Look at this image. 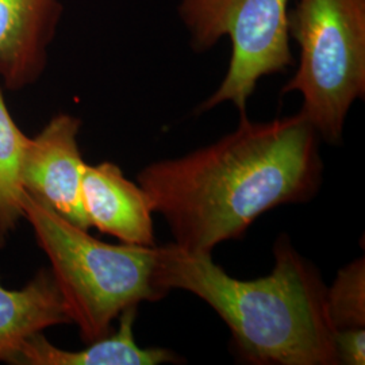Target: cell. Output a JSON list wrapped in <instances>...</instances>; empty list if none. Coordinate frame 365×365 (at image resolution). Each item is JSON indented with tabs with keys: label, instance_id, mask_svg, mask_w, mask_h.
I'll use <instances>...</instances> for the list:
<instances>
[{
	"label": "cell",
	"instance_id": "cell-1",
	"mask_svg": "<svg viewBox=\"0 0 365 365\" xmlns=\"http://www.w3.org/2000/svg\"><path fill=\"white\" fill-rule=\"evenodd\" d=\"M319 135L302 113L252 122L185 156L146 165L137 176L173 244L211 255L240 240L261 214L307 202L322 182Z\"/></svg>",
	"mask_w": 365,
	"mask_h": 365
},
{
	"label": "cell",
	"instance_id": "cell-2",
	"mask_svg": "<svg viewBox=\"0 0 365 365\" xmlns=\"http://www.w3.org/2000/svg\"><path fill=\"white\" fill-rule=\"evenodd\" d=\"M272 272L238 280L211 255L170 242L158 248L157 277L167 292L184 289L205 300L232 331V345L250 364H339L327 313V286L287 235L276 240Z\"/></svg>",
	"mask_w": 365,
	"mask_h": 365
},
{
	"label": "cell",
	"instance_id": "cell-3",
	"mask_svg": "<svg viewBox=\"0 0 365 365\" xmlns=\"http://www.w3.org/2000/svg\"><path fill=\"white\" fill-rule=\"evenodd\" d=\"M22 209L83 342L110 334L126 309L167 297L157 277L158 247L102 242L25 190Z\"/></svg>",
	"mask_w": 365,
	"mask_h": 365
},
{
	"label": "cell",
	"instance_id": "cell-4",
	"mask_svg": "<svg viewBox=\"0 0 365 365\" xmlns=\"http://www.w3.org/2000/svg\"><path fill=\"white\" fill-rule=\"evenodd\" d=\"M288 34L299 66L283 93L299 92L300 113L321 138L339 144L353 103L365 96V0H298Z\"/></svg>",
	"mask_w": 365,
	"mask_h": 365
},
{
	"label": "cell",
	"instance_id": "cell-5",
	"mask_svg": "<svg viewBox=\"0 0 365 365\" xmlns=\"http://www.w3.org/2000/svg\"><path fill=\"white\" fill-rule=\"evenodd\" d=\"M289 0H182L178 10L191 36V46L203 53L229 37L232 57L221 86L196 113L230 102L240 115L259 80L287 72L294 66L288 34Z\"/></svg>",
	"mask_w": 365,
	"mask_h": 365
},
{
	"label": "cell",
	"instance_id": "cell-6",
	"mask_svg": "<svg viewBox=\"0 0 365 365\" xmlns=\"http://www.w3.org/2000/svg\"><path fill=\"white\" fill-rule=\"evenodd\" d=\"M81 120L57 114L29 143L22 158L21 182L27 194L78 227L90 230L81 205L86 163L78 146Z\"/></svg>",
	"mask_w": 365,
	"mask_h": 365
},
{
	"label": "cell",
	"instance_id": "cell-7",
	"mask_svg": "<svg viewBox=\"0 0 365 365\" xmlns=\"http://www.w3.org/2000/svg\"><path fill=\"white\" fill-rule=\"evenodd\" d=\"M63 10V0H0V78L7 90L42 76Z\"/></svg>",
	"mask_w": 365,
	"mask_h": 365
},
{
	"label": "cell",
	"instance_id": "cell-8",
	"mask_svg": "<svg viewBox=\"0 0 365 365\" xmlns=\"http://www.w3.org/2000/svg\"><path fill=\"white\" fill-rule=\"evenodd\" d=\"M81 205L90 227L123 244L156 247L153 209L143 187L129 180L117 164H86Z\"/></svg>",
	"mask_w": 365,
	"mask_h": 365
},
{
	"label": "cell",
	"instance_id": "cell-9",
	"mask_svg": "<svg viewBox=\"0 0 365 365\" xmlns=\"http://www.w3.org/2000/svg\"><path fill=\"white\" fill-rule=\"evenodd\" d=\"M137 306L118 317L117 331L88 342L84 349L64 351L42 333L27 339L10 364L18 365H158L178 363V354L164 348H141L134 339Z\"/></svg>",
	"mask_w": 365,
	"mask_h": 365
},
{
	"label": "cell",
	"instance_id": "cell-10",
	"mask_svg": "<svg viewBox=\"0 0 365 365\" xmlns=\"http://www.w3.org/2000/svg\"><path fill=\"white\" fill-rule=\"evenodd\" d=\"M71 324L49 269H42L21 289L0 282V361L11 363L27 339L49 327Z\"/></svg>",
	"mask_w": 365,
	"mask_h": 365
},
{
	"label": "cell",
	"instance_id": "cell-11",
	"mask_svg": "<svg viewBox=\"0 0 365 365\" xmlns=\"http://www.w3.org/2000/svg\"><path fill=\"white\" fill-rule=\"evenodd\" d=\"M29 138L15 123L0 87V247L24 218L21 167Z\"/></svg>",
	"mask_w": 365,
	"mask_h": 365
},
{
	"label": "cell",
	"instance_id": "cell-12",
	"mask_svg": "<svg viewBox=\"0 0 365 365\" xmlns=\"http://www.w3.org/2000/svg\"><path fill=\"white\" fill-rule=\"evenodd\" d=\"M327 313L334 331L365 327V262L363 257L344 267L331 287L327 288Z\"/></svg>",
	"mask_w": 365,
	"mask_h": 365
},
{
	"label": "cell",
	"instance_id": "cell-13",
	"mask_svg": "<svg viewBox=\"0 0 365 365\" xmlns=\"http://www.w3.org/2000/svg\"><path fill=\"white\" fill-rule=\"evenodd\" d=\"M334 346H336L339 364H364V327H353V329L336 330L334 331Z\"/></svg>",
	"mask_w": 365,
	"mask_h": 365
}]
</instances>
